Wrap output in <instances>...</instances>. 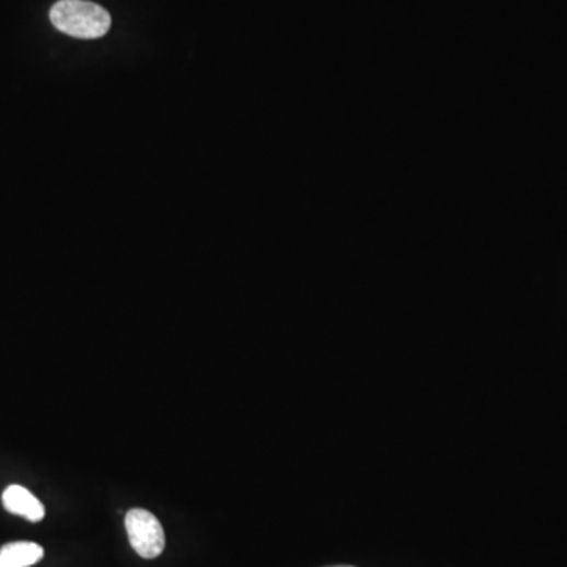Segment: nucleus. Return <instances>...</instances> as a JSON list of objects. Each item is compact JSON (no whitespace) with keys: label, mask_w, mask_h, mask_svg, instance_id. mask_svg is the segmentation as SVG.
<instances>
[{"label":"nucleus","mask_w":567,"mask_h":567,"mask_svg":"<svg viewBox=\"0 0 567 567\" xmlns=\"http://www.w3.org/2000/svg\"><path fill=\"white\" fill-rule=\"evenodd\" d=\"M336 567H351V566H336Z\"/></svg>","instance_id":"nucleus-5"},{"label":"nucleus","mask_w":567,"mask_h":567,"mask_svg":"<svg viewBox=\"0 0 567 567\" xmlns=\"http://www.w3.org/2000/svg\"><path fill=\"white\" fill-rule=\"evenodd\" d=\"M45 556L42 545L35 542H10L0 548V567H31Z\"/></svg>","instance_id":"nucleus-4"},{"label":"nucleus","mask_w":567,"mask_h":567,"mask_svg":"<svg viewBox=\"0 0 567 567\" xmlns=\"http://www.w3.org/2000/svg\"><path fill=\"white\" fill-rule=\"evenodd\" d=\"M2 504L7 511L24 517L28 522H42L45 517V506L42 501L21 486L7 487L2 495Z\"/></svg>","instance_id":"nucleus-3"},{"label":"nucleus","mask_w":567,"mask_h":567,"mask_svg":"<svg viewBox=\"0 0 567 567\" xmlns=\"http://www.w3.org/2000/svg\"><path fill=\"white\" fill-rule=\"evenodd\" d=\"M49 18L57 31L74 38H100L111 27L109 13L88 0H60L53 7Z\"/></svg>","instance_id":"nucleus-1"},{"label":"nucleus","mask_w":567,"mask_h":567,"mask_svg":"<svg viewBox=\"0 0 567 567\" xmlns=\"http://www.w3.org/2000/svg\"><path fill=\"white\" fill-rule=\"evenodd\" d=\"M128 540L136 554L153 559L163 554L166 536L160 520L146 509H131L125 516Z\"/></svg>","instance_id":"nucleus-2"}]
</instances>
